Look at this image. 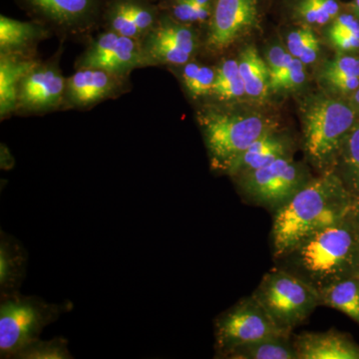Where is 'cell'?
Masks as SVG:
<instances>
[{
	"instance_id": "cell-29",
	"label": "cell",
	"mask_w": 359,
	"mask_h": 359,
	"mask_svg": "<svg viewBox=\"0 0 359 359\" xmlns=\"http://www.w3.org/2000/svg\"><path fill=\"white\" fill-rule=\"evenodd\" d=\"M149 39L177 47L191 55L196 49V37L192 30L176 23H164L151 34Z\"/></svg>"
},
{
	"instance_id": "cell-9",
	"label": "cell",
	"mask_w": 359,
	"mask_h": 359,
	"mask_svg": "<svg viewBox=\"0 0 359 359\" xmlns=\"http://www.w3.org/2000/svg\"><path fill=\"white\" fill-rule=\"evenodd\" d=\"M257 15V0H216L210 46L224 49L255 25Z\"/></svg>"
},
{
	"instance_id": "cell-1",
	"label": "cell",
	"mask_w": 359,
	"mask_h": 359,
	"mask_svg": "<svg viewBox=\"0 0 359 359\" xmlns=\"http://www.w3.org/2000/svg\"><path fill=\"white\" fill-rule=\"evenodd\" d=\"M354 197L337 172L314 177L287 205L273 214L271 249L273 261L309 236L344 221Z\"/></svg>"
},
{
	"instance_id": "cell-15",
	"label": "cell",
	"mask_w": 359,
	"mask_h": 359,
	"mask_svg": "<svg viewBox=\"0 0 359 359\" xmlns=\"http://www.w3.org/2000/svg\"><path fill=\"white\" fill-rule=\"evenodd\" d=\"M223 358L299 359L292 334L276 335L248 342L231 349Z\"/></svg>"
},
{
	"instance_id": "cell-16",
	"label": "cell",
	"mask_w": 359,
	"mask_h": 359,
	"mask_svg": "<svg viewBox=\"0 0 359 359\" xmlns=\"http://www.w3.org/2000/svg\"><path fill=\"white\" fill-rule=\"evenodd\" d=\"M238 61L245 95L252 100H263L271 90V75L266 61L252 46L245 48Z\"/></svg>"
},
{
	"instance_id": "cell-24",
	"label": "cell",
	"mask_w": 359,
	"mask_h": 359,
	"mask_svg": "<svg viewBox=\"0 0 359 359\" xmlns=\"http://www.w3.org/2000/svg\"><path fill=\"white\" fill-rule=\"evenodd\" d=\"M212 94L221 100H236L245 95L238 60H226L216 70Z\"/></svg>"
},
{
	"instance_id": "cell-11",
	"label": "cell",
	"mask_w": 359,
	"mask_h": 359,
	"mask_svg": "<svg viewBox=\"0 0 359 359\" xmlns=\"http://www.w3.org/2000/svg\"><path fill=\"white\" fill-rule=\"evenodd\" d=\"M292 340L299 359H359V346L337 330L306 332Z\"/></svg>"
},
{
	"instance_id": "cell-27",
	"label": "cell",
	"mask_w": 359,
	"mask_h": 359,
	"mask_svg": "<svg viewBox=\"0 0 359 359\" xmlns=\"http://www.w3.org/2000/svg\"><path fill=\"white\" fill-rule=\"evenodd\" d=\"M36 29L29 23L11 20L1 16L0 18V46L4 49L16 48L27 44L37 36Z\"/></svg>"
},
{
	"instance_id": "cell-23",
	"label": "cell",
	"mask_w": 359,
	"mask_h": 359,
	"mask_svg": "<svg viewBox=\"0 0 359 359\" xmlns=\"http://www.w3.org/2000/svg\"><path fill=\"white\" fill-rule=\"evenodd\" d=\"M330 43L342 53H359V20L351 11L340 13L327 30Z\"/></svg>"
},
{
	"instance_id": "cell-33",
	"label": "cell",
	"mask_w": 359,
	"mask_h": 359,
	"mask_svg": "<svg viewBox=\"0 0 359 359\" xmlns=\"http://www.w3.org/2000/svg\"><path fill=\"white\" fill-rule=\"evenodd\" d=\"M211 9L196 4L192 0H177L174 14L182 22H200L208 20Z\"/></svg>"
},
{
	"instance_id": "cell-6",
	"label": "cell",
	"mask_w": 359,
	"mask_h": 359,
	"mask_svg": "<svg viewBox=\"0 0 359 359\" xmlns=\"http://www.w3.org/2000/svg\"><path fill=\"white\" fill-rule=\"evenodd\" d=\"M68 304H47L20 294L2 297L0 306L1 358H18L21 351L39 340L42 330L67 311Z\"/></svg>"
},
{
	"instance_id": "cell-31",
	"label": "cell",
	"mask_w": 359,
	"mask_h": 359,
	"mask_svg": "<svg viewBox=\"0 0 359 359\" xmlns=\"http://www.w3.org/2000/svg\"><path fill=\"white\" fill-rule=\"evenodd\" d=\"M306 80V69L304 65L299 59L295 58L287 67L275 77L271 78V90L280 91V90L295 89L302 86Z\"/></svg>"
},
{
	"instance_id": "cell-32",
	"label": "cell",
	"mask_w": 359,
	"mask_h": 359,
	"mask_svg": "<svg viewBox=\"0 0 359 359\" xmlns=\"http://www.w3.org/2000/svg\"><path fill=\"white\" fill-rule=\"evenodd\" d=\"M111 26H112V32L118 33L122 36L135 39L141 34L140 30L138 29L130 15L126 4H119L116 7L112 18H111Z\"/></svg>"
},
{
	"instance_id": "cell-21",
	"label": "cell",
	"mask_w": 359,
	"mask_h": 359,
	"mask_svg": "<svg viewBox=\"0 0 359 359\" xmlns=\"http://www.w3.org/2000/svg\"><path fill=\"white\" fill-rule=\"evenodd\" d=\"M335 172L347 190L359 196V119L342 143Z\"/></svg>"
},
{
	"instance_id": "cell-4",
	"label": "cell",
	"mask_w": 359,
	"mask_h": 359,
	"mask_svg": "<svg viewBox=\"0 0 359 359\" xmlns=\"http://www.w3.org/2000/svg\"><path fill=\"white\" fill-rule=\"evenodd\" d=\"M252 295L266 309L273 323L289 334L321 306L318 290L276 266L264 273Z\"/></svg>"
},
{
	"instance_id": "cell-19",
	"label": "cell",
	"mask_w": 359,
	"mask_h": 359,
	"mask_svg": "<svg viewBox=\"0 0 359 359\" xmlns=\"http://www.w3.org/2000/svg\"><path fill=\"white\" fill-rule=\"evenodd\" d=\"M320 306L337 309L359 325V278H346L320 290Z\"/></svg>"
},
{
	"instance_id": "cell-34",
	"label": "cell",
	"mask_w": 359,
	"mask_h": 359,
	"mask_svg": "<svg viewBox=\"0 0 359 359\" xmlns=\"http://www.w3.org/2000/svg\"><path fill=\"white\" fill-rule=\"evenodd\" d=\"M294 59V56L290 53V51L285 50L280 45L271 47L268 52L266 60L271 78L275 77L278 73L282 72L285 67H287L292 63Z\"/></svg>"
},
{
	"instance_id": "cell-30",
	"label": "cell",
	"mask_w": 359,
	"mask_h": 359,
	"mask_svg": "<svg viewBox=\"0 0 359 359\" xmlns=\"http://www.w3.org/2000/svg\"><path fill=\"white\" fill-rule=\"evenodd\" d=\"M18 358H68L69 351L66 340L56 339L51 341L33 342L25 351H21Z\"/></svg>"
},
{
	"instance_id": "cell-20",
	"label": "cell",
	"mask_w": 359,
	"mask_h": 359,
	"mask_svg": "<svg viewBox=\"0 0 359 359\" xmlns=\"http://www.w3.org/2000/svg\"><path fill=\"white\" fill-rule=\"evenodd\" d=\"M144 58L134 39L120 35L108 53L97 59L87 68H96L110 73L126 72L142 65Z\"/></svg>"
},
{
	"instance_id": "cell-2",
	"label": "cell",
	"mask_w": 359,
	"mask_h": 359,
	"mask_svg": "<svg viewBox=\"0 0 359 359\" xmlns=\"http://www.w3.org/2000/svg\"><path fill=\"white\" fill-rule=\"evenodd\" d=\"M349 215V214H348ZM276 266L320 292L359 273V236L348 216L294 245L275 259Z\"/></svg>"
},
{
	"instance_id": "cell-36",
	"label": "cell",
	"mask_w": 359,
	"mask_h": 359,
	"mask_svg": "<svg viewBox=\"0 0 359 359\" xmlns=\"http://www.w3.org/2000/svg\"><path fill=\"white\" fill-rule=\"evenodd\" d=\"M348 218L351 224L358 231L359 236V196H355L351 205V212H349Z\"/></svg>"
},
{
	"instance_id": "cell-14",
	"label": "cell",
	"mask_w": 359,
	"mask_h": 359,
	"mask_svg": "<svg viewBox=\"0 0 359 359\" xmlns=\"http://www.w3.org/2000/svg\"><path fill=\"white\" fill-rule=\"evenodd\" d=\"M321 77L334 93L348 99L359 87V53L339 52L323 67Z\"/></svg>"
},
{
	"instance_id": "cell-17",
	"label": "cell",
	"mask_w": 359,
	"mask_h": 359,
	"mask_svg": "<svg viewBox=\"0 0 359 359\" xmlns=\"http://www.w3.org/2000/svg\"><path fill=\"white\" fill-rule=\"evenodd\" d=\"M25 250L13 238L1 237L0 248V285L2 297L18 294L25 278Z\"/></svg>"
},
{
	"instance_id": "cell-5",
	"label": "cell",
	"mask_w": 359,
	"mask_h": 359,
	"mask_svg": "<svg viewBox=\"0 0 359 359\" xmlns=\"http://www.w3.org/2000/svg\"><path fill=\"white\" fill-rule=\"evenodd\" d=\"M313 178L308 167L292 156L233 179L245 203L275 214Z\"/></svg>"
},
{
	"instance_id": "cell-7",
	"label": "cell",
	"mask_w": 359,
	"mask_h": 359,
	"mask_svg": "<svg viewBox=\"0 0 359 359\" xmlns=\"http://www.w3.org/2000/svg\"><path fill=\"white\" fill-rule=\"evenodd\" d=\"M202 125L212 167L224 173L252 143L276 131L275 123L259 115L211 113Z\"/></svg>"
},
{
	"instance_id": "cell-25",
	"label": "cell",
	"mask_w": 359,
	"mask_h": 359,
	"mask_svg": "<svg viewBox=\"0 0 359 359\" xmlns=\"http://www.w3.org/2000/svg\"><path fill=\"white\" fill-rule=\"evenodd\" d=\"M295 11L308 25H325L339 15L340 6L337 0H301Z\"/></svg>"
},
{
	"instance_id": "cell-12",
	"label": "cell",
	"mask_w": 359,
	"mask_h": 359,
	"mask_svg": "<svg viewBox=\"0 0 359 359\" xmlns=\"http://www.w3.org/2000/svg\"><path fill=\"white\" fill-rule=\"evenodd\" d=\"M292 141L287 137L273 132L252 143L229 167L226 174L231 178L252 170L266 166L280 158L292 157Z\"/></svg>"
},
{
	"instance_id": "cell-8",
	"label": "cell",
	"mask_w": 359,
	"mask_h": 359,
	"mask_svg": "<svg viewBox=\"0 0 359 359\" xmlns=\"http://www.w3.org/2000/svg\"><path fill=\"white\" fill-rule=\"evenodd\" d=\"M214 334L216 358H223L231 349L248 342L292 334L280 330L250 294L219 314L215 320Z\"/></svg>"
},
{
	"instance_id": "cell-3",
	"label": "cell",
	"mask_w": 359,
	"mask_h": 359,
	"mask_svg": "<svg viewBox=\"0 0 359 359\" xmlns=\"http://www.w3.org/2000/svg\"><path fill=\"white\" fill-rule=\"evenodd\" d=\"M358 120L348 99L318 98L304 117V150L320 174L335 171L346 135Z\"/></svg>"
},
{
	"instance_id": "cell-37",
	"label": "cell",
	"mask_w": 359,
	"mask_h": 359,
	"mask_svg": "<svg viewBox=\"0 0 359 359\" xmlns=\"http://www.w3.org/2000/svg\"><path fill=\"white\" fill-rule=\"evenodd\" d=\"M348 100L351 105H353L354 110H355L356 114H358L359 119V87L358 89H356V91L354 92L353 95L349 97Z\"/></svg>"
},
{
	"instance_id": "cell-38",
	"label": "cell",
	"mask_w": 359,
	"mask_h": 359,
	"mask_svg": "<svg viewBox=\"0 0 359 359\" xmlns=\"http://www.w3.org/2000/svg\"><path fill=\"white\" fill-rule=\"evenodd\" d=\"M348 11L359 20V0H351V4H348Z\"/></svg>"
},
{
	"instance_id": "cell-35",
	"label": "cell",
	"mask_w": 359,
	"mask_h": 359,
	"mask_svg": "<svg viewBox=\"0 0 359 359\" xmlns=\"http://www.w3.org/2000/svg\"><path fill=\"white\" fill-rule=\"evenodd\" d=\"M130 15L141 33L147 32L153 25L154 16L149 9L138 4H126Z\"/></svg>"
},
{
	"instance_id": "cell-22",
	"label": "cell",
	"mask_w": 359,
	"mask_h": 359,
	"mask_svg": "<svg viewBox=\"0 0 359 359\" xmlns=\"http://www.w3.org/2000/svg\"><path fill=\"white\" fill-rule=\"evenodd\" d=\"M42 13L60 25H77L92 9V0H30Z\"/></svg>"
},
{
	"instance_id": "cell-28",
	"label": "cell",
	"mask_w": 359,
	"mask_h": 359,
	"mask_svg": "<svg viewBox=\"0 0 359 359\" xmlns=\"http://www.w3.org/2000/svg\"><path fill=\"white\" fill-rule=\"evenodd\" d=\"M182 78L191 95L205 96L212 92L215 79H216V71L211 67L200 65L198 63H187L184 67Z\"/></svg>"
},
{
	"instance_id": "cell-13",
	"label": "cell",
	"mask_w": 359,
	"mask_h": 359,
	"mask_svg": "<svg viewBox=\"0 0 359 359\" xmlns=\"http://www.w3.org/2000/svg\"><path fill=\"white\" fill-rule=\"evenodd\" d=\"M112 73L96 68H82L67 82V94L71 102L88 105L109 95L114 87Z\"/></svg>"
},
{
	"instance_id": "cell-18",
	"label": "cell",
	"mask_w": 359,
	"mask_h": 359,
	"mask_svg": "<svg viewBox=\"0 0 359 359\" xmlns=\"http://www.w3.org/2000/svg\"><path fill=\"white\" fill-rule=\"evenodd\" d=\"M32 61L1 58L0 63V113L8 114L18 103V92L23 78L34 69Z\"/></svg>"
},
{
	"instance_id": "cell-39",
	"label": "cell",
	"mask_w": 359,
	"mask_h": 359,
	"mask_svg": "<svg viewBox=\"0 0 359 359\" xmlns=\"http://www.w3.org/2000/svg\"><path fill=\"white\" fill-rule=\"evenodd\" d=\"M198 6L205 7V8L211 9V1L212 0H192Z\"/></svg>"
},
{
	"instance_id": "cell-26",
	"label": "cell",
	"mask_w": 359,
	"mask_h": 359,
	"mask_svg": "<svg viewBox=\"0 0 359 359\" xmlns=\"http://www.w3.org/2000/svg\"><path fill=\"white\" fill-rule=\"evenodd\" d=\"M287 50L304 65H313L320 54V40L309 27L299 28L287 36Z\"/></svg>"
},
{
	"instance_id": "cell-40",
	"label": "cell",
	"mask_w": 359,
	"mask_h": 359,
	"mask_svg": "<svg viewBox=\"0 0 359 359\" xmlns=\"http://www.w3.org/2000/svg\"><path fill=\"white\" fill-rule=\"evenodd\" d=\"M358 278H359V273H358Z\"/></svg>"
},
{
	"instance_id": "cell-10",
	"label": "cell",
	"mask_w": 359,
	"mask_h": 359,
	"mask_svg": "<svg viewBox=\"0 0 359 359\" xmlns=\"http://www.w3.org/2000/svg\"><path fill=\"white\" fill-rule=\"evenodd\" d=\"M65 89V79L56 68L35 67L21 81L18 103L28 109H49L58 105Z\"/></svg>"
}]
</instances>
